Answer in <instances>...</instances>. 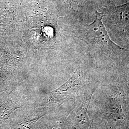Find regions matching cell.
<instances>
[{
	"label": "cell",
	"mask_w": 129,
	"mask_h": 129,
	"mask_svg": "<svg viewBox=\"0 0 129 129\" xmlns=\"http://www.w3.org/2000/svg\"><path fill=\"white\" fill-rule=\"evenodd\" d=\"M104 14L96 11L95 19L92 23L84 28L88 41L102 52L108 54H117L126 51L124 48L117 45L111 39L102 22Z\"/></svg>",
	"instance_id": "6da1fadb"
},
{
	"label": "cell",
	"mask_w": 129,
	"mask_h": 129,
	"mask_svg": "<svg viewBox=\"0 0 129 129\" xmlns=\"http://www.w3.org/2000/svg\"><path fill=\"white\" fill-rule=\"evenodd\" d=\"M111 17L114 28L121 35L129 37V3L118 7Z\"/></svg>",
	"instance_id": "7a4b0ae2"
},
{
	"label": "cell",
	"mask_w": 129,
	"mask_h": 129,
	"mask_svg": "<svg viewBox=\"0 0 129 129\" xmlns=\"http://www.w3.org/2000/svg\"><path fill=\"white\" fill-rule=\"evenodd\" d=\"M92 94L84 102L79 108L73 121V129H89L90 128V121L88 115V107L90 103Z\"/></svg>",
	"instance_id": "3957f363"
},
{
	"label": "cell",
	"mask_w": 129,
	"mask_h": 129,
	"mask_svg": "<svg viewBox=\"0 0 129 129\" xmlns=\"http://www.w3.org/2000/svg\"><path fill=\"white\" fill-rule=\"evenodd\" d=\"M80 73L79 71H76L73 76L66 83L62 85L59 88H57L51 93L52 96H57L61 95L63 93L68 92L72 88L78 86L80 83Z\"/></svg>",
	"instance_id": "277c9868"
},
{
	"label": "cell",
	"mask_w": 129,
	"mask_h": 129,
	"mask_svg": "<svg viewBox=\"0 0 129 129\" xmlns=\"http://www.w3.org/2000/svg\"><path fill=\"white\" fill-rule=\"evenodd\" d=\"M44 116V115L36 116L33 117L29 118L23 121H22L21 123L18 125L16 129H31L33 125Z\"/></svg>",
	"instance_id": "5b68a950"
},
{
	"label": "cell",
	"mask_w": 129,
	"mask_h": 129,
	"mask_svg": "<svg viewBox=\"0 0 129 129\" xmlns=\"http://www.w3.org/2000/svg\"><path fill=\"white\" fill-rule=\"evenodd\" d=\"M63 121L61 120H59L57 121L53 127H52L50 129H62V125Z\"/></svg>",
	"instance_id": "8992f818"
}]
</instances>
